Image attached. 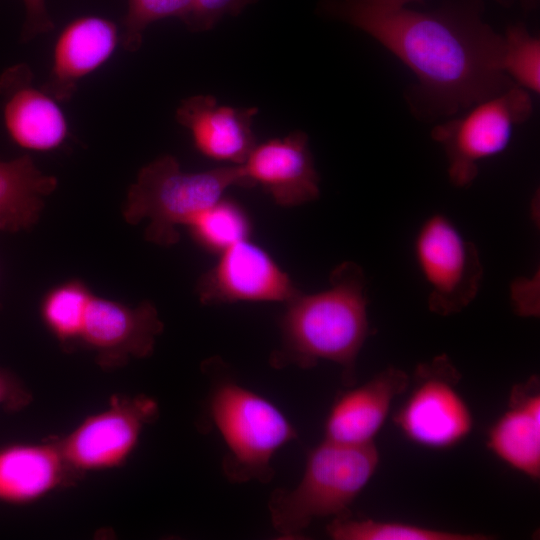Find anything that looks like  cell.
<instances>
[{
	"label": "cell",
	"mask_w": 540,
	"mask_h": 540,
	"mask_svg": "<svg viewBox=\"0 0 540 540\" xmlns=\"http://www.w3.org/2000/svg\"><path fill=\"white\" fill-rule=\"evenodd\" d=\"M328 4L414 72L418 85L408 100L422 119L451 116L516 85L503 68V35L483 21L481 0L426 12L375 11L339 0Z\"/></svg>",
	"instance_id": "cell-1"
},
{
	"label": "cell",
	"mask_w": 540,
	"mask_h": 540,
	"mask_svg": "<svg viewBox=\"0 0 540 540\" xmlns=\"http://www.w3.org/2000/svg\"><path fill=\"white\" fill-rule=\"evenodd\" d=\"M285 304L281 342L270 355V365L309 369L319 361H330L341 368L345 384L353 385L357 357L370 330L361 267L342 262L332 270L327 289L311 294L300 291Z\"/></svg>",
	"instance_id": "cell-2"
},
{
	"label": "cell",
	"mask_w": 540,
	"mask_h": 540,
	"mask_svg": "<svg viewBox=\"0 0 540 540\" xmlns=\"http://www.w3.org/2000/svg\"><path fill=\"white\" fill-rule=\"evenodd\" d=\"M203 368L211 380L207 413L227 448L223 474L233 483L270 482L274 454L297 439V430L272 402L237 383L221 360Z\"/></svg>",
	"instance_id": "cell-3"
},
{
	"label": "cell",
	"mask_w": 540,
	"mask_h": 540,
	"mask_svg": "<svg viewBox=\"0 0 540 540\" xmlns=\"http://www.w3.org/2000/svg\"><path fill=\"white\" fill-rule=\"evenodd\" d=\"M378 465L374 442L350 445L324 439L309 452L300 482L292 489L277 488L271 493L272 526L284 538L294 539L316 518L350 513Z\"/></svg>",
	"instance_id": "cell-4"
},
{
	"label": "cell",
	"mask_w": 540,
	"mask_h": 540,
	"mask_svg": "<svg viewBox=\"0 0 540 540\" xmlns=\"http://www.w3.org/2000/svg\"><path fill=\"white\" fill-rule=\"evenodd\" d=\"M233 186L252 187L241 165L185 172L175 157L163 155L139 171L128 189L123 218L131 225L148 219L146 240L173 246L180 239L177 226H187Z\"/></svg>",
	"instance_id": "cell-5"
},
{
	"label": "cell",
	"mask_w": 540,
	"mask_h": 540,
	"mask_svg": "<svg viewBox=\"0 0 540 540\" xmlns=\"http://www.w3.org/2000/svg\"><path fill=\"white\" fill-rule=\"evenodd\" d=\"M461 118L435 126L432 138L440 143L448 162V176L457 187L469 186L480 161L503 151L513 128L532 114L528 91L518 85L485 99Z\"/></svg>",
	"instance_id": "cell-6"
},
{
	"label": "cell",
	"mask_w": 540,
	"mask_h": 540,
	"mask_svg": "<svg viewBox=\"0 0 540 540\" xmlns=\"http://www.w3.org/2000/svg\"><path fill=\"white\" fill-rule=\"evenodd\" d=\"M460 380V372L445 354L416 367L411 392L394 417L407 439L426 448L446 449L470 434L473 416L457 389Z\"/></svg>",
	"instance_id": "cell-7"
},
{
	"label": "cell",
	"mask_w": 540,
	"mask_h": 540,
	"mask_svg": "<svg viewBox=\"0 0 540 540\" xmlns=\"http://www.w3.org/2000/svg\"><path fill=\"white\" fill-rule=\"evenodd\" d=\"M414 255L429 289V309L441 316L462 311L476 297L483 268L476 247L445 216L425 220L414 240Z\"/></svg>",
	"instance_id": "cell-8"
},
{
	"label": "cell",
	"mask_w": 540,
	"mask_h": 540,
	"mask_svg": "<svg viewBox=\"0 0 540 540\" xmlns=\"http://www.w3.org/2000/svg\"><path fill=\"white\" fill-rule=\"evenodd\" d=\"M158 417L155 399L144 394H114L106 409L88 416L57 441L69 465L82 476L118 468L135 450L144 427Z\"/></svg>",
	"instance_id": "cell-9"
},
{
	"label": "cell",
	"mask_w": 540,
	"mask_h": 540,
	"mask_svg": "<svg viewBox=\"0 0 540 540\" xmlns=\"http://www.w3.org/2000/svg\"><path fill=\"white\" fill-rule=\"evenodd\" d=\"M163 330L164 323L152 302L130 307L93 294L83 316L76 349L93 352L101 369L115 370L132 359L149 357Z\"/></svg>",
	"instance_id": "cell-10"
},
{
	"label": "cell",
	"mask_w": 540,
	"mask_h": 540,
	"mask_svg": "<svg viewBox=\"0 0 540 540\" xmlns=\"http://www.w3.org/2000/svg\"><path fill=\"white\" fill-rule=\"evenodd\" d=\"M202 304L233 302L287 303L300 290L262 247L248 238L220 252L216 264L196 284Z\"/></svg>",
	"instance_id": "cell-11"
},
{
	"label": "cell",
	"mask_w": 540,
	"mask_h": 540,
	"mask_svg": "<svg viewBox=\"0 0 540 540\" xmlns=\"http://www.w3.org/2000/svg\"><path fill=\"white\" fill-rule=\"evenodd\" d=\"M0 99L5 131L17 146L36 152L59 148L69 125L58 101L33 83L25 63L6 68L0 75Z\"/></svg>",
	"instance_id": "cell-12"
},
{
	"label": "cell",
	"mask_w": 540,
	"mask_h": 540,
	"mask_svg": "<svg viewBox=\"0 0 540 540\" xmlns=\"http://www.w3.org/2000/svg\"><path fill=\"white\" fill-rule=\"evenodd\" d=\"M241 166L250 185H260L279 206H300L319 197V175L304 132L256 144Z\"/></svg>",
	"instance_id": "cell-13"
},
{
	"label": "cell",
	"mask_w": 540,
	"mask_h": 540,
	"mask_svg": "<svg viewBox=\"0 0 540 540\" xmlns=\"http://www.w3.org/2000/svg\"><path fill=\"white\" fill-rule=\"evenodd\" d=\"M118 43V28L111 20L95 15L72 20L54 43L50 72L41 87L58 102L69 101L78 83L104 65Z\"/></svg>",
	"instance_id": "cell-14"
},
{
	"label": "cell",
	"mask_w": 540,
	"mask_h": 540,
	"mask_svg": "<svg viewBox=\"0 0 540 540\" xmlns=\"http://www.w3.org/2000/svg\"><path fill=\"white\" fill-rule=\"evenodd\" d=\"M257 112L255 107L219 105L212 96L197 95L181 102L176 120L190 132L199 153L241 165L256 145L252 123Z\"/></svg>",
	"instance_id": "cell-15"
},
{
	"label": "cell",
	"mask_w": 540,
	"mask_h": 540,
	"mask_svg": "<svg viewBox=\"0 0 540 540\" xmlns=\"http://www.w3.org/2000/svg\"><path fill=\"white\" fill-rule=\"evenodd\" d=\"M408 384L404 370L387 367L364 384L340 394L327 415L324 439L350 445L373 443L393 400Z\"/></svg>",
	"instance_id": "cell-16"
},
{
	"label": "cell",
	"mask_w": 540,
	"mask_h": 540,
	"mask_svg": "<svg viewBox=\"0 0 540 540\" xmlns=\"http://www.w3.org/2000/svg\"><path fill=\"white\" fill-rule=\"evenodd\" d=\"M82 478L65 459L57 438L0 447V502L33 503L54 490L75 485Z\"/></svg>",
	"instance_id": "cell-17"
},
{
	"label": "cell",
	"mask_w": 540,
	"mask_h": 540,
	"mask_svg": "<svg viewBox=\"0 0 540 540\" xmlns=\"http://www.w3.org/2000/svg\"><path fill=\"white\" fill-rule=\"evenodd\" d=\"M488 448L503 462L540 478V382L536 376L513 386L506 411L492 425Z\"/></svg>",
	"instance_id": "cell-18"
},
{
	"label": "cell",
	"mask_w": 540,
	"mask_h": 540,
	"mask_svg": "<svg viewBox=\"0 0 540 540\" xmlns=\"http://www.w3.org/2000/svg\"><path fill=\"white\" fill-rule=\"evenodd\" d=\"M57 185V178L43 173L29 155L0 160V231L31 229Z\"/></svg>",
	"instance_id": "cell-19"
},
{
	"label": "cell",
	"mask_w": 540,
	"mask_h": 540,
	"mask_svg": "<svg viewBox=\"0 0 540 540\" xmlns=\"http://www.w3.org/2000/svg\"><path fill=\"white\" fill-rule=\"evenodd\" d=\"M93 294L79 279L64 281L44 294L40 317L62 350H76L83 316Z\"/></svg>",
	"instance_id": "cell-20"
},
{
	"label": "cell",
	"mask_w": 540,
	"mask_h": 540,
	"mask_svg": "<svg viewBox=\"0 0 540 540\" xmlns=\"http://www.w3.org/2000/svg\"><path fill=\"white\" fill-rule=\"evenodd\" d=\"M334 540H488L489 535L462 533L402 522L353 518L350 513L334 517L326 527Z\"/></svg>",
	"instance_id": "cell-21"
},
{
	"label": "cell",
	"mask_w": 540,
	"mask_h": 540,
	"mask_svg": "<svg viewBox=\"0 0 540 540\" xmlns=\"http://www.w3.org/2000/svg\"><path fill=\"white\" fill-rule=\"evenodd\" d=\"M187 226L200 245L219 253L235 242L247 239L251 232L245 211L237 203L223 198L198 214Z\"/></svg>",
	"instance_id": "cell-22"
},
{
	"label": "cell",
	"mask_w": 540,
	"mask_h": 540,
	"mask_svg": "<svg viewBox=\"0 0 540 540\" xmlns=\"http://www.w3.org/2000/svg\"><path fill=\"white\" fill-rule=\"evenodd\" d=\"M503 68L518 86L540 91V41L522 23L507 28L503 35Z\"/></svg>",
	"instance_id": "cell-23"
},
{
	"label": "cell",
	"mask_w": 540,
	"mask_h": 540,
	"mask_svg": "<svg viewBox=\"0 0 540 540\" xmlns=\"http://www.w3.org/2000/svg\"><path fill=\"white\" fill-rule=\"evenodd\" d=\"M193 6L194 0H128L123 20L124 48L129 52L137 51L142 44L144 30L155 21L177 17L186 23Z\"/></svg>",
	"instance_id": "cell-24"
},
{
	"label": "cell",
	"mask_w": 540,
	"mask_h": 540,
	"mask_svg": "<svg viewBox=\"0 0 540 540\" xmlns=\"http://www.w3.org/2000/svg\"><path fill=\"white\" fill-rule=\"evenodd\" d=\"M255 1L257 0H194L193 11L185 24L194 31L208 30L224 15H236Z\"/></svg>",
	"instance_id": "cell-25"
},
{
	"label": "cell",
	"mask_w": 540,
	"mask_h": 540,
	"mask_svg": "<svg viewBox=\"0 0 540 540\" xmlns=\"http://www.w3.org/2000/svg\"><path fill=\"white\" fill-rule=\"evenodd\" d=\"M33 401L32 392L12 371L0 367V408L6 412H19Z\"/></svg>",
	"instance_id": "cell-26"
},
{
	"label": "cell",
	"mask_w": 540,
	"mask_h": 540,
	"mask_svg": "<svg viewBox=\"0 0 540 540\" xmlns=\"http://www.w3.org/2000/svg\"><path fill=\"white\" fill-rule=\"evenodd\" d=\"M25 6V20L21 31L22 42L48 33L54 29L46 6V0H22Z\"/></svg>",
	"instance_id": "cell-27"
},
{
	"label": "cell",
	"mask_w": 540,
	"mask_h": 540,
	"mask_svg": "<svg viewBox=\"0 0 540 540\" xmlns=\"http://www.w3.org/2000/svg\"><path fill=\"white\" fill-rule=\"evenodd\" d=\"M534 290H536L534 280H519L513 286L512 301L514 309L519 315L536 316L538 314L539 303L536 299V292L530 294Z\"/></svg>",
	"instance_id": "cell-28"
},
{
	"label": "cell",
	"mask_w": 540,
	"mask_h": 540,
	"mask_svg": "<svg viewBox=\"0 0 540 540\" xmlns=\"http://www.w3.org/2000/svg\"><path fill=\"white\" fill-rule=\"evenodd\" d=\"M346 3L375 11H393L405 8L407 4L416 2L422 4L424 0H344Z\"/></svg>",
	"instance_id": "cell-29"
},
{
	"label": "cell",
	"mask_w": 540,
	"mask_h": 540,
	"mask_svg": "<svg viewBox=\"0 0 540 540\" xmlns=\"http://www.w3.org/2000/svg\"><path fill=\"white\" fill-rule=\"evenodd\" d=\"M498 1L504 4V3H508L510 0H498ZM520 2L525 9L530 10L536 7L538 0H520Z\"/></svg>",
	"instance_id": "cell-30"
}]
</instances>
